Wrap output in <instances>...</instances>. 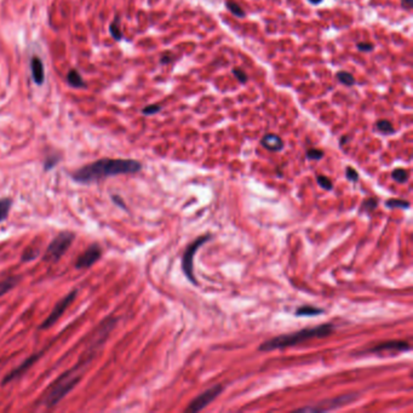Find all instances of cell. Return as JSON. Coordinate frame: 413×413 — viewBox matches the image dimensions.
<instances>
[{
    "label": "cell",
    "instance_id": "31",
    "mask_svg": "<svg viewBox=\"0 0 413 413\" xmlns=\"http://www.w3.org/2000/svg\"><path fill=\"white\" fill-rule=\"evenodd\" d=\"M345 176H346V179H348L349 181H351V182H358V180H359V173H358V171L355 170V168L350 167V166L346 167Z\"/></svg>",
    "mask_w": 413,
    "mask_h": 413
},
{
    "label": "cell",
    "instance_id": "11",
    "mask_svg": "<svg viewBox=\"0 0 413 413\" xmlns=\"http://www.w3.org/2000/svg\"><path fill=\"white\" fill-rule=\"evenodd\" d=\"M408 351L409 344L405 340H388L381 344L373 346L370 349V352H383V351Z\"/></svg>",
    "mask_w": 413,
    "mask_h": 413
},
{
    "label": "cell",
    "instance_id": "13",
    "mask_svg": "<svg viewBox=\"0 0 413 413\" xmlns=\"http://www.w3.org/2000/svg\"><path fill=\"white\" fill-rule=\"evenodd\" d=\"M261 144L265 149L270 150V152H280L284 148V141L275 134H267L262 138Z\"/></svg>",
    "mask_w": 413,
    "mask_h": 413
},
{
    "label": "cell",
    "instance_id": "24",
    "mask_svg": "<svg viewBox=\"0 0 413 413\" xmlns=\"http://www.w3.org/2000/svg\"><path fill=\"white\" fill-rule=\"evenodd\" d=\"M316 181H318L319 186H320L322 189H325V191H332L333 185H332V182H331V180L328 179V177L322 176V174H319V176L316 177Z\"/></svg>",
    "mask_w": 413,
    "mask_h": 413
},
{
    "label": "cell",
    "instance_id": "22",
    "mask_svg": "<svg viewBox=\"0 0 413 413\" xmlns=\"http://www.w3.org/2000/svg\"><path fill=\"white\" fill-rule=\"evenodd\" d=\"M385 205H387L388 207H390V209H396L397 207V209H403V210L408 209V207L411 206L408 201L400 200V199H389L387 203H385Z\"/></svg>",
    "mask_w": 413,
    "mask_h": 413
},
{
    "label": "cell",
    "instance_id": "30",
    "mask_svg": "<svg viewBox=\"0 0 413 413\" xmlns=\"http://www.w3.org/2000/svg\"><path fill=\"white\" fill-rule=\"evenodd\" d=\"M233 73L235 75V78H237V79L239 80L241 84H245V83H247V80H249V77H247V74L243 71V69L234 68Z\"/></svg>",
    "mask_w": 413,
    "mask_h": 413
},
{
    "label": "cell",
    "instance_id": "18",
    "mask_svg": "<svg viewBox=\"0 0 413 413\" xmlns=\"http://www.w3.org/2000/svg\"><path fill=\"white\" fill-rule=\"evenodd\" d=\"M225 7H227L228 10L230 11V13L233 14L234 16L239 17V19H244V17L246 16L244 9L241 8L240 5L238 4V3L233 2V0H227V2H225Z\"/></svg>",
    "mask_w": 413,
    "mask_h": 413
},
{
    "label": "cell",
    "instance_id": "28",
    "mask_svg": "<svg viewBox=\"0 0 413 413\" xmlns=\"http://www.w3.org/2000/svg\"><path fill=\"white\" fill-rule=\"evenodd\" d=\"M60 161V158L57 155H51L49 158H46V160L44 162V168L45 170H51L52 167H55L57 165V162Z\"/></svg>",
    "mask_w": 413,
    "mask_h": 413
},
{
    "label": "cell",
    "instance_id": "14",
    "mask_svg": "<svg viewBox=\"0 0 413 413\" xmlns=\"http://www.w3.org/2000/svg\"><path fill=\"white\" fill-rule=\"evenodd\" d=\"M67 81L69 85L74 87V89H83V87H86V83L83 80L79 72L75 71V69H72V71L68 72Z\"/></svg>",
    "mask_w": 413,
    "mask_h": 413
},
{
    "label": "cell",
    "instance_id": "7",
    "mask_svg": "<svg viewBox=\"0 0 413 413\" xmlns=\"http://www.w3.org/2000/svg\"><path fill=\"white\" fill-rule=\"evenodd\" d=\"M222 391H223V387L221 384L213 385L212 388L207 389V390L204 391L203 394H200L199 396L195 397V399L193 400L191 403H189V406L187 407L186 411L192 412V413L201 411V409H204L210 402H212V401L215 400L216 397L222 393Z\"/></svg>",
    "mask_w": 413,
    "mask_h": 413
},
{
    "label": "cell",
    "instance_id": "5",
    "mask_svg": "<svg viewBox=\"0 0 413 413\" xmlns=\"http://www.w3.org/2000/svg\"><path fill=\"white\" fill-rule=\"evenodd\" d=\"M211 240V235H203V237L198 238L197 240H194L193 243L187 247L185 255H183L182 258V269L183 273L186 274L187 279L189 281H192L194 285H198L197 279H195L194 275V255L197 253V251L200 249L201 246L204 245L205 243Z\"/></svg>",
    "mask_w": 413,
    "mask_h": 413
},
{
    "label": "cell",
    "instance_id": "21",
    "mask_svg": "<svg viewBox=\"0 0 413 413\" xmlns=\"http://www.w3.org/2000/svg\"><path fill=\"white\" fill-rule=\"evenodd\" d=\"M391 177L397 183H405L409 179V173L407 172L405 168H395L393 172H391Z\"/></svg>",
    "mask_w": 413,
    "mask_h": 413
},
{
    "label": "cell",
    "instance_id": "15",
    "mask_svg": "<svg viewBox=\"0 0 413 413\" xmlns=\"http://www.w3.org/2000/svg\"><path fill=\"white\" fill-rule=\"evenodd\" d=\"M19 281H20L19 276H10V278L0 281V297L4 296L5 293H8L11 288H14L15 286L19 284Z\"/></svg>",
    "mask_w": 413,
    "mask_h": 413
},
{
    "label": "cell",
    "instance_id": "32",
    "mask_svg": "<svg viewBox=\"0 0 413 413\" xmlns=\"http://www.w3.org/2000/svg\"><path fill=\"white\" fill-rule=\"evenodd\" d=\"M373 44L371 43H359L358 44V49L360 51H367V52H370V51L373 50Z\"/></svg>",
    "mask_w": 413,
    "mask_h": 413
},
{
    "label": "cell",
    "instance_id": "12",
    "mask_svg": "<svg viewBox=\"0 0 413 413\" xmlns=\"http://www.w3.org/2000/svg\"><path fill=\"white\" fill-rule=\"evenodd\" d=\"M31 68L33 81H34L38 86L43 85L45 81V69L43 61H41L39 57H33L31 61Z\"/></svg>",
    "mask_w": 413,
    "mask_h": 413
},
{
    "label": "cell",
    "instance_id": "16",
    "mask_svg": "<svg viewBox=\"0 0 413 413\" xmlns=\"http://www.w3.org/2000/svg\"><path fill=\"white\" fill-rule=\"evenodd\" d=\"M322 313H324V309L315 308V307H310V306H303L294 312V315L296 316H315V315H320L322 314Z\"/></svg>",
    "mask_w": 413,
    "mask_h": 413
},
{
    "label": "cell",
    "instance_id": "2",
    "mask_svg": "<svg viewBox=\"0 0 413 413\" xmlns=\"http://www.w3.org/2000/svg\"><path fill=\"white\" fill-rule=\"evenodd\" d=\"M92 357L93 355H90V357H87L83 363L78 364L77 366L73 367V369L65 372L61 377H58V378L52 383V385L49 388V390L45 393L41 403L46 407H53L57 405L63 397L67 396V394L71 393V391L77 387L78 383L80 382L81 377H83V371L85 369L86 365L91 361Z\"/></svg>",
    "mask_w": 413,
    "mask_h": 413
},
{
    "label": "cell",
    "instance_id": "23",
    "mask_svg": "<svg viewBox=\"0 0 413 413\" xmlns=\"http://www.w3.org/2000/svg\"><path fill=\"white\" fill-rule=\"evenodd\" d=\"M109 33L111 37L115 39L116 41H120L124 38L123 33L119 28V22H117V20H115L114 22H111L109 25Z\"/></svg>",
    "mask_w": 413,
    "mask_h": 413
},
{
    "label": "cell",
    "instance_id": "3",
    "mask_svg": "<svg viewBox=\"0 0 413 413\" xmlns=\"http://www.w3.org/2000/svg\"><path fill=\"white\" fill-rule=\"evenodd\" d=\"M333 331L334 326L332 324H324L312 328H303V330L297 331V332L282 334V336H278L275 338L265 340L259 346V350L270 351L276 350V349L287 348V346H293L313 338H324V337L330 336Z\"/></svg>",
    "mask_w": 413,
    "mask_h": 413
},
{
    "label": "cell",
    "instance_id": "33",
    "mask_svg": "<svg viewBox=\"0 0 413 413\" xmlns=\"http://www.w3.org/2000/svg\"><path fill=\"white\" fill-rule=\"evenodd\" d=\"M111 199H113L114 204L119 205V206L123 207V209H126V205L124 204V201H122V198H119V197H117V195H113V197H111Z\"/></svg>",
    "mask_w": 413,
    "mask_h": 413
},
{
    "label": "cell",
    "instance_id": "4",
    "mask_svg": "<svg viewBox=\"0 0 413 413\" xmlns=\"http://www.w3.org/2000/svg\"><path fill=\"white\" fill-rule=\"evenodd\" d=\"M75 235L71 231H62L51 241L46 252L44 255V259L47 262H57L62 258V256L68 251V249L73 244Z\"/></svg>",
    "mask_w": 413,
    "mask_h": 413
},
{
    "label": "cell",
    "instance_id": "10",
    "mask_svg": "<svg viewBox=\"0 0 413 413\" xmlns=\"http://www.w3.org/2000/svg\"><path fill=\"white\" fill-rule=\"evenodd\" d=\"M40 357H41V352H38V354L31 355V357L27 359V360L23 361V363L21 364L20 366L17 367V369H15L14 371H11L10 373H8V376L5 377L4 379H3V384H7V383L14 381V379L19 378V377L22 376L27 370L31 369V367L33 366V364L37 363V360Z\"/></svg>",
    "mask_w": 413,
    "mask_h": 413
},
{
    "label": "cell",
    "instance_id": "29",
    "mask_svg": "<svg viewBox=\"0 0 413 413\" xmlns=\"http://www.w3.org/2000/svg\"><path fill=\"white\" fill-rule=\"evenodd\" d=\"M378 205V200L377 199H369L361 205V211H372L375 210Z\"/></svg>",
    "mask_w": 413,
    "mask_h": 413
},
{
    "label": "cell",
    "instance_id": "34",
    "mask_svg": "<svg viewBox=\"0 0 413 413\" xmlns=\"http://www.w3.org/2000/svg\"><path fill=\"white\" fill-rule=\"evenodd\" d=\"M172 56L170 55V53H165L164 56L161 57V60H160V62L162 63V65H166V63H170L171 61H172Z\"/></svg>",
    "mask_w": 413,
    "mask_h": 413
},
{
    "label": "cell",
    "instance_id": "9",
    "mask_svg": "<svg viewBox=\"0 0 413 413\" xmlns=\"http://www.w3.org/2000/svg\"><path fill=\"white\" fill-rule=\"evenodd\" d=\"M355 399V395H344V396H339L337 399L327 400L322 402V406H315V407H304V408L297 409L298 412H321V411H328V409L338 408V407L345 405L346 402H350Z\"/></svg>",
    "mask_w": 413,
    "mask_h": 413
},
{
    "label": "cell",
    "instance_id": "8",
    "mask_svg": "<svg viewBox=\"0 0 413 413\" xmlns=\"http://www.w3.org/2000/svg\"><path fill=\"white\" fill-rule=\"evenodd\" d=\"M102 256V249L97 244H93L86 250L85 252L81 253L78 257L77 262H75V268L77 269H85V268H90L96 262L101 258Z\"/></svg>",
    "mask_w": 413,
    "mask_h": 413
},
{
    "label": "cell",
    "instance_id": "26",
    "mask_svg": "<svg viewBox=\"0 0 413 413\" xmlns=\"http://www.w3.org/2000/svg\"><path fill=\"white\" fill-rule=\"evenodd\" d=\"M324 152L320 149H309L308 152H307V158L309 159V160H321L322 158H324Z\"/></svg>",
    "mask_w": 413,
    "mask_h": 413
},
{
    "label": "cell",
    "instance_id": "6",
    "mask_svg": "<svg viewBox=\"0 0 413 413\" xmlns=\"http://www.w3.org/2000/svg\"><path fill=\"white\" fill-rule=\"evenodd\" d=\"M77 294H78L77 290L71 291L68 294H66V296L56 304L55 308L52 309V312L50 313V315L45 319V321L43 322V324L39 326V330H47V328H50L51 326H52V325L55 324V322L58 320V319L61 318L63 314H65V312L69 308V306L74 302Z\"/></svg>",
    "mask_w": 413,
    "mask_h": 413
},
{
    "label": "cell",
    "instance_id": "36",
    "mask_svg": "<svg viewBox=\"0 0 413 413\" xmlns=\"http://www.w3.org/2000/svg\"><path fill=\"white\" fill-rule=\"evenodd\" d=\"M348 141H349L348 136H343V137L340 138V146H343L344 143H348Z\"/></svg>",
    "mask_w": 413,
    "mask_h": 413
},
{
    "label": "cell",
    "instance_id": "37",
    "mask_svg": "<svg viewBox=\"0 0 413 413\" xmlns=\"http://www.w3.org/2000/svg\"><path fill=\"white\" fill-rule=\"evenodd\" d=\"M309 2L312 3V4H320L322 0H309Z\"/></svg>",
    "mask_w": 413,
    "mask_h": 413
},
{
    "label": "cell",
    "instance_id": "17",
    "mask_svg": "<svg viewBox=\"0 0 413 413\" xmlns=\"http://www.w3.org/2000/svg\"><path fill=\"white\" fill-rule=\"evenodd\" d=\"M11 205H13V200L9 198L0 199V222L5 221L8 218L9 212H10Z\"/></svg>",
    "mask_w": 413,
    "mask_h": 413
},
{
    "label": "cell",
    "instance_id": "1",
    "mask_svg": "<svg viewBox=\"0 0 413 413\" xmlns=\"http://www.w3.org/2000/svg\"><path fill=\"white\" fill-rule=\"evenodd\" d=\"M141 168L142 164L132 159L104 158L80 167L72 174V177L75 182L92 183L117 174L137 173Z\"/></svg>",
    "mask_w": 413,
    "mask_h": 413
},
{
    "label": "cell",
    "instance_id": "25",
    "mask_svg": "<svg viewBox=\"0 0 413 413\" xmlns=\"http://www.w3.org/2000/svg\"><path fill=\"white\" fill-rule=\"evenodd\" d=\"M39 255V251L38 250H34V249H27L25 252H23L22 255V262H29V261H33V259H35L38 257Z\"/></svg>",
    "mask_w": 413,
    "mask_h": 413
},
{
    "label": "cell",
    "instance_id": "35",
    "mask_svg": "<svg viewBox=\"0 0 413 413\" xmlns=\"http://www.w3.org/2000/svg\"><path fill=\"white\" fill-rule=\"evenodd\" d=\"M402 7L406 10H411L413 7V0H402Z\"/></svg>",
    "mask_w": 413,
    "mask_h": 413
},
{
    "label": "cell",
    "instance_id": "19",
    "mask_svg": "<svg viewBox=\"0 0 413 413\" xmlns=\"http://www.w3.org/2000/svg\"><path fill=\"white\" fill-rule=\"evenodd\" d=\"M337 79H338L339 83H342L343 85L345 86H352L355 85V78L354 75L348 73V72H344V71H339L337 72L336 74Z\"/></svg>",
    "mask_w": 413,
    "mask_h": 413
},
{
    "label": "cell",
    "instance_id": "20",
    "mask_svg": "<svg viewBox=\"0 0 413 413\" xmlns=\"http://www.w3.org/2000/svg\"><path fill=\"white\" fill-rule=\"evenodd\" d=\"M376 128L378 131H381L384 135L394 134V126L389 120H379L376 124Z\"/></svg>",
    "mask_w": 413,
    "mask_h": 413
},
{
    "label": "cell",
    "instance_id": "27",
    "mask_svg": "<svg viewBox=\"0 0 413 413\" xmlns=\"http://www.w3.org/2000/svg\"><path fill=\"white\" fill-rule=\"evenodd\" d=\"M160 110H161V105L150 104V105H147V107L143 108L142 113L144 114V115H153V114L159 113Z\"/></svg>",
    "mask_w": 413,
    "mask_h": 413
}]
</instances>
